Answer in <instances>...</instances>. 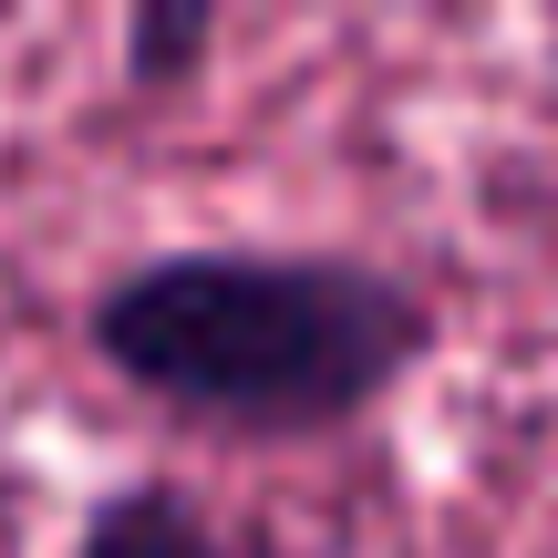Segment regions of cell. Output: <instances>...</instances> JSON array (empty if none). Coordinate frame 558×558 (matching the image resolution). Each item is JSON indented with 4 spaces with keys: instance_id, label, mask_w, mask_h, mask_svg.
<instances>
[{
    "instance_id": "obj_2",
    "label": "cell",
    "mask_w": 558,
    "mask_h": 558,
    "mask_svg": "<svg viewBox=\"0 0 558 558\" xmlns=\"http://www.w3.org/2000/svg\"><path fill=\"white\" fill-rule=\"evenodd\" d=\"M73 558H300V548L259 538V527H228L218 507H207L197 486H177V476H124V486H104V497L83 507Z\"/></svg>"
},
{
    "instance_id": "obj_1",
    "label": "cell",
    "mask_w": 558,
    "mask_h": 558,
    "mask_svg": "<svg viewBox=\"0 0 558 558\" xmlns=\"http://www.w3.org/2000/svg\"><path fill=\"white\" fill-rule=\"evenodd\" d=\"M94 362L239 445H320L435 362V300L352 248H156L83 300Z\"/></svg>"
},
{
    "instance_id": "obj_3",
    "label": "cell",
    "mask_w": 558,
    "mask_h": 558,
    "mask_svg": "<svg viewBox=\"0 0 558 558\" xmlns=\"http://www.w3.org/2000/svg\"><path fill=\"white\" fill-rule=\"evenodd\" d=\"M207 41H218V11L207 0H156V11L124 21V73L135 83H197Z\"/></svg>"
}]
</instances>
